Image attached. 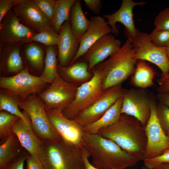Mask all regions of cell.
Returning a JSON list of instances; mask_svg holds the SVG:
<instances>
[{
    "label": "cell",
    "mask_w": 169,
    "mask_h": 169,
    "mask_svg": "<svg viewBox=\"0 0 169 169\" xmlns=\"http://www.w3.org/2000/svg\"><path fill=\"white\" fill-rule=\"evenodd\" d=\"M129 38L131 40L137 60L149 61L156 65L161 70V77L167 74L169 72V59L166 47L156 46L151 41L149 34L139 30L135 37Z\"/></svg>",
    "instance_id": "cell-8"
},
{
    "label": "cell",
    "mask_w": 169,
    "mask_h": 169,
    "mask_svg": "<svg viewBox=\"0 0 169 169\" xmlns=\"http://www.w3.org/2000/svg\"><path fill=\"white\" fill-rule=\"evenodd\" d=\"M141 89L125 90L121 112L135 117L145 127L151 115V103L150 97Z\"/></svg>",
    "instance_id": "cell-11"
},
{
    "label": "cell",
    "mask_w": 169,
    "mask_h": 169,
    "mask_svg": "<svg viewBox=\"0 0 169 169\" xmlns=\"http://www.w3.org/2000/svg\"><path fill=\"white\" fill-rule=\"evenodd\" d=\"M22 42L0 44V72L2 76L15 75L24 67L20 52Z\"/></svg>",
    "instance_id": "cell-19"
},
{
    "label": "cell",
    "mask_w": 169,
    "mask_h": 169,
    "mask_svg": "<svg viewBox=\"0 0 169 169\" xmlns=\"http://www.w3.org/2000/svg\"><path fill=\"white\" fill-rule=\"evenodd\" d=\"M25 161L27 169H44L39 154H29Z\"/></svg>",
    "instance_id": "cell-38"
},
{
    "label": "cell",
    "mask_w": 169,
    "mask_h": 169,
    "mask_svg": "<svg viewBox=\"0 0 169 169\" xmlns=\"http://www.w3.org/2000/svg\"><path fill=\"white\" fill-rule=\"evenodd\" d=\"M84 4L92 12L97 15L100 13L102 7L101 1L100 0H84Z\"/></svg>",
    "instance_id": "cell-42"
},
{
    "label": "cell",
    "mask_w": 169,
    "mask_h": 169,
    "mask_svg": "<svg viewBox=\"0 0 169 169\" xmlns=\"http://www.w3.org/2000/svg\"><path fill=\"white\" fill-rule=\"evenodd\" d=\"M49 84L39 76L32 74L27 67L12 76H1L0 87L22 101L33 95H37L45 89Z\"/></svg>",
    "instance_id": "cell-7"
},
{
    "label": "cell",
    "mask_w": 169,
    "mask_h": 169,
    "mask_svg": "<svg viewBox=\"0 0 169 169\" xmlns=\"http://www.w3.org/2000/svg\"><path fill=\"white\" fill-rule=\"evenodd\" d=\"M153 169H169V163H161Z\"/></svg>",
    "instance_id": "cell-45"
},
{
    "label": "cell",
    "mask_w": 169,
    "mask_h": 169,
    "mask_svg": "<svg viewBox=\"0 0 169 169\" xmlns=\"http://www.w3.org/2000/svg\"><path fill=\"white\" fill-rule=\"evenodd\" d=\"M90 71L93 74L92 78L78 87L74 100L61 111L68 119L74 120L96 102L105 91L102 72L94 68Z\"/></svg>",
    "instance_id": "cell-5"
},
{
    "label": "cell",
    "mask_w": 169,
    "mask_h": 169,
    "mask_svg": "<svg viewBox=\"0 0 169 169\" xmlns=\"http://www.w3.org/2000/svg\"><path fill=\"white\" fill-rule=\"evenodd\" d=\"M69 22L74 37L79 42L90 24V19L86 18L83 10L80 0H76L72 6L69 13Z\"/></svg>",
    "instance_id": "cell-26"
},
{
    "label": "cell",
    "mask_w": 169,
    "mask_h": 169,
    "mask_svg": "<svg viewBox=\"0 0 169 169\" xmlns=\"http://www.w3.org/2000/svg\"><path fill=\"white\" fill-rule=\"evenodd\" d=\"M156 75L154 69L146 61L137 60L130 83L139 89L150 87L154 85V79Z\"/></svg>",
    "instance_id": "cell-25"
},
{
    "label": "cell",
    "mask_w": 169,
    "mask_h": 169,
    "mask_svg": "<svg viewBox=\"0 0 169 169\" xmlns=\"http://www.w3.org/2000/svg\"><path fill=\"white\" fill-rule=\"evenodd\" d=\"M76 0H57L55 11L51 22L53 29L57 34L66 21H69L71 8Z\"/></svg>",
    "instance_id": "cell-30"
},
{
    "label": "cell",
    "mask_w": 169,
    "mask_h": 169,
    "mask_svg": "<svg viewBox=\"0 0 169 169\" xmlns=\"http://www.w3.org/2000/svg\"><path fill=\"white\" fill-rule=\"evenodd\" d=\"M168 136L169 137V135Z\"/></svg>",
    "instance_id": "cell-48"
},
{
    "label": "cell",
    "mask_w": 169,
    "mask_h": 169,
    "mask_svg": "<svg viewBox=\"0 0 169 169\" xmlns=\"http://www.w3.org/2000/svg\"><path fill=\"white\" fill-rule=\"evenodd\" d=\"M83 144L92 158L91 164L99 169H125L139 161L114 141L98 133L84 132Z\"/></svg>",
    "instance_id": "cell-1"
},
{
    "label": "cell",
    "mask_w": 169,
    "mask_h": 169,
    "mask_svg": "<svg viewBox=\"0 0 169 169\" xmlns=\"http://www.w3.org/2000/svg\"><path fill=\"white\" fill-rule=\"evenodd\" d=\"M157 82L158 86L156 90L158 93L169 94V72L165 76L159 78Z\"/></svg>",
    "instance_id": "cell-40"
},
{
    "label": "cell",
    "mask_w": 169,
    "mask_h": 169,
    "mask_svg": "<svg viewBox=\"0 0 169 169\" xmlns=\"http://www.w3.org/2000/svg\"><path fill=\"white\" fill-rule=\"evenodd\" d=\"M122 100V96L118 98L98 120L83 128V131L90 133H98L101 129L116 123L121 115Z\"/></svg>",
    "instance_id": "cell-24"
},
{
    "label": "cell",
    "mask_w": 169,
    "mask_h": 169,
    "mask_svg": "<svg viewBox=\"0 0 169 169\" xmlns=\"http://www.w3.org/2000/svg\"><path fill=\"white\" fill-rule=\"evenodd\" d=\"M21 101L9 94L5 90H0V111H5L17 116L27 124L31 121L27 114L24 111L22 112L19 109Z\"/></svg>",
    "instance_id": "cell-28"
},
{
    "label": "cell",
    "mask_w": 169,
    "mask_h": 169,
    "mask_svg": "<svg viewBox=\"0 0 169 169\" xmlns=\"http://www.w3.org/2000/svg\"><path fill=\"white\" fill-rule=\"evenodd\" d=\"M146 3L144 1L136 2L132 0H123L117 11L111 14L103 15V17L108 20L107 23L111 28V33L115 35L118 33L119 30L115 24L119 22L125 27V33L126 37H135L139 30L135 25L133 9L136 6H142Z\"/></svg>",
    "instance_id": "cell-16"
},
{
    "label": "cell",
    "mask_w": 169,
    "mask_h": 169,
    "mask_svg": "<svg viewBox=\"0 0 169 169\" xmlns=\"http://www.w3.org/2000/svg\"><path fill=\"white\" fill-rule=\"evenodd\" d=\"M59 75L65 81L78 87L90 81L93 74L88 71V63L84 61L75 62L65 67L57 66Z\"/></svg>",
    "instance_id": "cell-22"
},
{
    "label": "cell",
    "mask_w": 169,
    "mask_h": 169,
    "mask_svg": "<svg viewBox=\"0 0 169 169\" xmlns=\"http://www.w3.org/2000/svg\"><path fill=\"white\" fill-rule=\"evenodd\" d=\"M59 38V34L52 29L36 33L33 37L32 41L39 42L47 47L57 46Z\"/></svg>",
    "instance_id": "cell-32"
},
{
    "label": "cell",
    "mask_w": 169,
    "mask_h": 169,
    "mask_svg": "<svg viewBox=\"0 0 169 169\" xmlns=\"http://www.w3.org/2000/svg\"><path fill=\"white\" fill-rule=\"evenodd\" d=\"M82 154L85 169H99L94 166L90 162L89 157L90 156L86 150L84 146L82 148Z\"/></svg>",
    "instance_id": "cell-43"
},
{
    "label": "cell",
    "mask_w": 169,
    "mask_h": 169,
    "mask_svg": "<svg viewBox=\"0 0 169 169\" xmlns=\"http://www.w3.org/2000/svg\"><path fill=\"white\" fill-rule=\"evenodd\" d=\"M56 46L47 47L45 49V58L44 69L39 76L44 81L50 84L59 75L57 66L58 54Z\"/></svg>",
    "instance_id": "cell-27"
},
{
    "label": "cell",
    "mask_w": 169,
    "mask_h": 169,
    "mask_svg": "<svg viewBox=\"0 0 169 169\" xmlns=\"http://www.w3.org/2000/svg\"><path fill=\"white\" fill-rule=\"evenodd\" d=\"M150 99L151 112L145 126L147 143L144 160L160 155L169 148V137L165 133L159 122L156 115V102L152 97H150Z\"/></svg>",
    "instance_id": "cell-10"
},
{
    "label": "cell",
    "mask_w": 169,
    "mask_h": 169,
    "mask_svg": "<svg viewBox=\"0 0 169 169\" xmlns=\"http://www.w3.org/2000/svg\"><path fill=\"white\" fill-rule=\"evenodd\" d=\"M59 39L57 45L58 65L65 67L69 65L79 48V42L74 37L69 21L65 22L61 27Z\"/></svg>",
    "instance_id": "cell-20"
},
{
    "label": "cell",
    "mask_w": 169,
    "mask_h": 169,
    "mask_svg": "<svg viewBox=\"0 0 169 169\" xmlns=\"http://www.w3.org/2000/svg\"><path fill=\"white\" fill-rule=\"evenodd\" d=\"M36 33L22 23L12 9L0 22V44L18 42L29 43L32 42Z\"/></svg>",
    "instance_id": "cell-15"
},
{
    "label": "cell",
    "mask_w": 169,
    "mask_h": 169,
    "mask_svg": "<svg viewBox=\"0 0 169 169\" xmlns=\"http://www.w3.org/2000/svg\"><path fill=\"white\" fill-rule=\"evenodd\" d=\"M3 140L0 146V169H4L16 160L25 149L13 132Z\"/></svg>",
    "instance_id": "cell-23"
},
{
    "label": "cell",
    "mask_w": 169,
    "mask_h": 169,
    "mask_svg": "<svg viewBox=\"0 0 169 169\" xmlns=\"http://www.w3.org/2000/svg\"><path fill=\"white\" fill-rule=\"evenodd\" d=\"M82 148L62 139L56 142H44L39 154L44 169H85Z\"/></svg>",
    "instance_id": "cell-4"
},
{
    "label": "cell",
    "mask_w": 169,
    "mask_h": 169,
    "mask_svg": "<svg viewBox=\"0 0 169 169\" xmlns=\"http://www.w3.org/2000/svg\"><path fill=\"white\" fill-rule=\"evenodd\" d=\"M121 47L120 41L110 33L98 40L83 56L84 60L88 63L89 71L108 57L115 54Z\"/></svg>",
    "instance_id": "cell-17"
},
{
    "label": "cell",
    "mask_w": 169,
    "mask_h": 169,
    "mask_svg": "<svg viewBox=\"0 0 169 169\" xmlns=\"http://www.w3.org/2000/svg\"></svg>",
    "instance_id": "cell-49"
},
{
    "label": "cell",
    "mask_w": 169,
    "mask_h": 169,
    "mask_svg": "<svg viewBox=\"0 0 169 169\" xmlns=\"http://www.w3.org/2000/svg\"><path fill=\"white\" fill-rule=\"evenodd\" d=\"M26 58L31 67L38 72L42 73L44 64L45 56L43 48L34 43L27 45L24 48Z\"/></svg>",
    "instance_id": "cell-29"
},
{
    "label": "cell",
    "mask_w": 169,
    "mask_h": 169,
    "mask_svg": "<svg viewBox=\"0 0 169 169\" xmlns=\"http://www.w3.org/2000/svg\"><path fill=\"white\" fill-rule=\"evenodd\" d=\"M12 10L22 23L37 33L54 29L51 21L33 0H21Z\"/></svg>",
    "instance_id": "cell-13"
},
{
    "label": "cell",
    "mask_w": 169,
    "mask_h": 169,
    "mask_svg": "<svg viewBox=\"0 0 169 169\" xmlns=\"http://www.w3.org/2000/svg\"><path fill=\"white\" fill-rule=\"evenodd\" d=\"M157 96L161 103L169 107V94L158 93Z\"/></svg>",
    "instance_id": "cell-44"
},
{
    "label": "cell",
    "mask_w": 169,
    "mask_h": 169,
    "mask_svg": "<svg viewBox=\"0 0 169 169\" xmlns=\"http://www.w3.org/2000/svg\"><path fill=\"white\" fill-rule=\"evenodd\" d=\"M98 133L114 141L139 161L143 160L147 143L145 128L135 117L122 114L116 123Z\"/></svg>",
    "instance_id": "cell-2"
},
{
    "label": "cell",
    "mask_w": 169,
    "mask_h": 169,
    "mask_svg": "<svg viewBox=\"0 0 169 169\" xmlns=\"http://www.w3.org/2000/svg\"><path fill=\"white\" fill-rule=\"evenodd\" d=\"M13 132L30 154H39L40 148L44 141L35 134L31 123L27 124L19 118L13 125Z\"/></svg>",
    "instance_id": "cell-21"
},
{
    "label": "cell",
    "mask_w": 169,
    "mask_h": 169,
    "mask_svg": "<svg viewBox=\"0 0 169 169\" xmlns=\"http://www.w3.org/2000/svg\"><path fill=\"white\" fill-rule=\"evenodd\" d=\"M45 110L52 125L61 139L82 148L83 128L74 120H70L65 117L59 109Z\"/></svg>",
    "instance_id": "cell-14"
},
{
    "label": "cell",
    "mask_w": 169,
    "mask_h": 169,
    "mask_svg": "<svg viewBox=\"0 0 169 169\" xmlns=\"http://www.w3.org/2000/svg\"><path fill=\"white\" fill-rule=\"evenodd\" d=\"M19 107L27 114L34 132L44 142H56L62 140L49 119L44 103L37 95L21 101Z\"/></svg>",
    "instance_id": "cell-6"
},
{
    "label": "cell",
    "mask_w": 169,
    "mask_h": 169,
    "mask_svg": "<svg viewBox=\"0 0 169 169\" xmlns=\"http://www.w3.org/2000/svg\"><path fill=\"white\" fill-rule=\"evenodd\" d=\"M78 87L59 75L37 95L44 103L45 109H57L62 111L74 100Z\"/></svg>",
    "instance_id": "cell-9"
},
{
    "label": "cell",
    "mask_w": 169,
    "mask_h": 169,
    "mask_svg": "<svg viewBox=\"0 0 169 169\" xmlns=\"http://www.w3.org/2000/svg\"><path fill=\"white\" fill-rule=\"evenodd\" d=\"M127 38L116 53L93 68L102 74L104 90L112 86L121 84L134 72L137 60L131 40L129 38Z\"/></svg>",
    "instance_id": "cell-3"
},
{
    "label": "cell",
    "mask_w": 169,
    "mask_h": 169,
    "mask_svg": "<svg viewBox=\"0 0 169 169\" xmlns=\"http://www.w3.org/2000/svg\"><path fill=\"white\" fill-rule=\"evenodd\" d=\"M29 154V153L25 149L16 160L9 165L4 169H24V161Z\"/></svg>",
    "instance_id": "cell-41"
},
{
    "label": "cell",
    "mask_w": 169,
    "mask_h": 169,
    "mask_svg": "<svg viewBox=\"0 0 169 169\" xmlns=\"http://www.w3.org/2000/svg\"><path fill=\"white\" fill-rule=\"evenodd\" d=\"M21 0H0V22L4 16Z\"/></svg>",
    "instance_id": "cell-39"
},
{
    "label": "cell",
    "mask_w": 169,
    "mask_h": 169,
    "mask_svg": "<svg viewBox=\"0 0 169 169\" xmlns=\"http://www.w3.org/2000/svg\"><path fill=\"white\" fill-rule=\"evenodd\" d=\"M166 51L167 56L169 59V44L166 47Z\"/></svg>",
    "instance_id": "cell-46"
},
{
    "label": "cell",
    "mask_w": 169,
    "mask_h": 169,
    "mask_svg": "<svg viewBox=\"0 0 169 169\" xmlns=\"http://www.w3.org/2000/svg\"><path fill=\"white\" fill-rule=\"evenodd\" d=\"M90 20L89 27L81 38L78 50L70 65L83 56L98 40L112 32L111 27L104 17L100 16H91Z\"/></svg>",
    "instance_id": "cell-18"
},
{
    "label": "cell",
    "mask_w": 169,
    "mask_h": 169,
    "mask_svg": "<svg viewBox=\"0 0 169 169\" xmlns=\"http://www.w3.org/2000/svg\"><path fill=\"white\" fill-rule=\"evenodd\" d=\"M156 112L159 122L165 133L169 135V107L160 103L156 105Z\"/></svg>",
    "instance_id": "cell-33"
},
{
    "label": "cell",
    "mask_w": 169,
    "mask_h": 169,
    "mask_svg": "<svg viewBox=\"0 0 169 169\" xmlns=\"http://www.w3.org/2000/svg\"><path fill=\"white\" fill-rule=\"evenodd\" d=\"M154 25L156 29L169 30V8L158 13L155 19Z\"/></svg>",
    "instance_id": "cell-36"
},
{
    "label": "cell",
    "mask_w": 169,
    "mask_h": 169,
    "mask_svg": "<svg viewBox=\"0 0 169 169\" xmlns=\"http://www.w3.org/2000/svg\"><path fill=\"white\" fill-rule=\"evenodd\" d=\"M141 169H151V168H148V167H146L145 166H142Z\"/></svg>",
    "instance_id": "cell-47"
},
{
    "label": "cell",
    "mask_w": 169,
    "mask_h": 169,
    "mask_svg": "<svg viewBox=\"0 0 169 169\" xmlns=\"http://www.w3.org/2000/svg\"><path fill=\"white\" fill-rule=\"evenodd\" d=\"M19 117L5 111H0V138L2 140L12 132L13 125Z\"/></svg>",
    "instance_id": "cell-31"
},
{
    "label": "cell",
    "mask_w": 169,
    "mask_h": 169,
    "mask_svg": "<svg viewBox=\"0 0 169 169\" xmlns=\"http://www.w3.org/2000/svg\"><path fill=\"white\" fill-rule=\"evenodd\" d=\"M57 0H33L35 5L51 22L55 11Z\"/></svg>",
    "instance_id": "cell-34"
},
{
    "label": "cell",
    "mask_w": 169,
    "mask_h": 169,
    "mask_svg": "<svg viewBox=\"0 0 169 169\" xmlns=\"http://www.w3.org/2000/svg\"><path fill=\"white\" fill-rule=\"evenodd\" d=\"M125 90L121 84L107 89L96 102L74 120L82 128L96 122L123 96Z\"/></svg>",
    "instance_id": "cell-12"
},
{
    "label": "cell",
    "mask_w": 169,
    "mask_h": 169,
    "mask_svg": "<svg viewBox=\"0 0 169 169\" xmlns=\"http://www.w3.org/2000/svg\"><path fill=\"white\" fill-rule=\"evenodd\" d=\"M149 35L152 42L158 47H166L169 44V30L154 29Z\"/></svg>",
    "instance_id": "cell-35"
},
{
    "label": "cell",
    "mask_w": 169,
    "mask_h": 169,
    "mask_svg": "<svg viewBox=\"0 0 169 169\" xmlns=\"http://www.w3.org/2000/svg\"><path fill=\"white\" fill-rule=\"evenodd\" d=\"M143 161L144 166L151 169H154L162 163H169V148L160 155L151 159H144Z\"/></svg>",
    "instance_id": "cell-37"
}]
</instances>
